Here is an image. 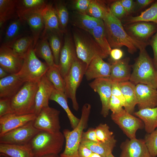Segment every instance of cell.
Instances as JSON below:
<instances>
[{
	"label": "cell",
	"mask_w": 157,
	"mask_h": 157,
	"mask_svg": "<svg viewBox=\"0 0 157 157\" xmlns=\"http://www.w3.org/2000/svg\"><path fill=\"white\" fill-rule=\"evenodd\" d=\"M105 15L103 19L107 39L111 47L120 48L124 46L131 54L138 49H145L149 44L139 41L130 36L124 28L120 19L114 16L109 7L104 4Z\"/></svg>",
	"instance_id": "6da1fadb"
},
{
	"label": "cell",
	"mask_w": 157,
	"mask_h": 157,
	"mask_svg": "<svg viewBox=\"0 0 157 157\" xmlns=\"http://www.w3.org/2000/svg\"><path fill=\"white\" fill-rule=\"evenodd\" d=\"M65 138L60 131L55 133L40 131L28 143L34 157L58 154L63 149Z\"/></svg>",
	"instance_id": "7a4b0ae2"
},
{
	"label": "cell",
	"mask_w": 157,
	"mask_h": 157,
	"mask_svg": "<svg viewBox=\"0 0 157 157\" xmlns=\"http://www.w3.org/2000/svg\"><path fill=\"white\" fill-rule=\"evenodd\" d=\"M133 68L130 81L135 85L142 83L157 89V70L145 49L140 50Z\"/></svg>",
	"instance_id": "3957f363"
},
{
	"label": "cell",
	"mask_w": 157,
	"mask_h": 157,
	"mask_svg": "<svg viewBox=\"0 0 157 157\" xmlns=\"http://www.w3.org/2000/svg\"><path fill=\"white\" fill-rule=\"evenodd\" d=\"M73 37L77 57L86 67L96 56L103 59L108 57L89 32L76 29L73 31Z\"/></svg>",
	"instance_id": "277c9868"
},
{
	"label": "cell",
	"mask_w": 157,
	"mask_h": 157,
	"mask_svg": "<svg viewBox=\"0 0 157 157\" xmlns=\"http://www.w3.org/2000/svg\"><path fill=\"white\" fill-rule=\"evenodd\" d=\"M91 108L90 104H85L82 107L80 120L77 126L71 131L67 129L63 130L65 144L63 151L60 155V157H80L78 148L83 130L88 125Z\"/></svg>",
	"instance_id": "5b68a950"
},
{
	"label": "cell",
	"mask_w": 157,
	"mask_h": 157,
	"mask_svg": "<svg viewBox=\"0 0 157 157\" xmlns=\"http://www.w3.org/2000/svg\"><path fill=\"white\" fill-rule=\"evenodd\" d=\"M38 88V82H25L18 92L10 99L12 113L19 115L34 113Z\"/></svg>",
	"instance_id": "8992f818"
},
{
	"label": "cell",
	"mask_w": 157,
	"mask_h": 157,
	"mask_svg": "<svg viewBox=\"0 0 157 157\" xmlns=\"http://www.w3.org/2000/svg\"><path fill=\"white\" fill-rule=\"evenodd\" d=\"M32 44L24 58L23 65L17 74L24 81L38 82L49 66L36 55Z\"/></svg>",
	"instance_id": "52a82bcc"
},
{
	"label": "cell",
	"mask_w": 157,
	"mask_h": 157,
	"mask_svg": "<svg viewBox=\"0 0 157 157\" xmlns=\"http://www.w3.org/2000/svg\"><path fill=\"white\" fill-rule=\"evenodd\" d=\"M86 65L77 58L73 62L67 75L64 78L65 84V94L72 101L73 109L78 111L79 106L76 98L78 88L85 75Z\"/></svg>",
	"instance_id": "ba28073f"
},
{
	"label": "cell",
	"mask_w": 157,
	"mask_h": 157,
	"mask_svg": "<svg viewBox=\"0 0 157 157\" xmlns=\"http://www.w3.org/2000/svg\"><path fill=\"white\" fill-rule=\"evenodd\" d=\"M60 111L49 106L43 108L33 121L34 127L39 131L52 133L60 131Z\"/></svg>",
	"instance_id": "9c48e42d"
},
{
	"label": "cell",
	"mask_w": 157,
	"mask_h": 157,
	"mask_svg": "<svg viewBox=\"0 0 157 157\" xmlns=\"http://www.w3.org/2000/svg\"><path fill=\"white\" fill-rule=\"evenodd\" d=\"M33 121L0 135V143L17 144H28L40 131L34 127Z\"/></svg>",
	"instance_id": "30bf717a"
},
{
	"label": "cell",
	"mask_w": 157,
	"mask_h": 157,
	"mask_svg": "<svg viewBox=\"0 0 157 157\" xmlns=\"http://www.w3.org/2000/svg\"><path fill=\"white\" fill-rule=\"evenodd\" d=\"M111 117L129 139L135 138L137 130L144 128V124L140 119L124 108L117 113H112Z\"/></svg>",
	"instance_id": "8fae6325"
},
{
	"label": "cell",
	"mask_w": 157,
	"mask_h": 157,
	"mask_svg": "<svg viewBox=\"0 0 157 157\" xmlns=\"http://www.w3.org/2000/svg\"><path fill=\"white\" fill-rule=\"evenodd\" d=\"M26 22L18 16L8 21L0 32V46L9 47L17 39L27 34Z\"/></svg>",
	"instance_id": "7c38bea8"
},
{
	"label": "cell",
	"mask_w": 157,
	"mask_h": 157,
	"mask_svg": "<svg viewBox=\"0 0 157 157\" xmlns=\"http://www.w3.org/2000/svg\"><path fill=\"white\" fill-rule=\"evenodd\" d=\"M113 81L109 78L95 79L89 84L90 87L99 94L101 103V114L104 117L108 115L109 103L112 95Z\"/></svg>",
	"instance_id": "4fadbf2b"
},
{
	"label": "cell",
	"mask_w": 157,
	"mask_h": 157,
	"mask_svg": "<svg viewBox=\"0 0 157 157\" xmlns=\"http://www.w3.org/2000/svg\"><path fill=\"white\" fill-rule=\"evenodd\" d=\"M126 26V31L130 36L149 44L151 37L157 31V24L152 22H138Z\"/></svg>",
	"instance_id": "5bb4252c"
},
{
	"label": "cell",
	"mask_w": 157,
	"mask_h": 157,
	"mask_svg": "<svg viewBox=\"0 0 157 157\" xmlns=\"http://www.w3.org/2000/svg\"><path fill=\"white\" fill-rule=\"evenodd\" d=\"M77 58L74 41L69 34H66L61 50L58 65L63 78L69 72L73 62Z\"/></svg>",
	"instance_id": "9a60e30c"
},
{
	"label": "cell",
	"mask_w": 157,
	"mask_h": 157,
	"mask_svg": "<svg viewBox=\"0 0 157 157\" xmlns=\"http://www.w3.org/2000/svg\"><path fill=\"white\" fill-rule=\"evenodd\" d=\"M24 58L9 47L0 46V66L10 74L18 73L23 65Z\"/></svg>",
	"instance_id": "2e32d148"
},
{
	"label": "cell",
	"mask_w": 157,
	"mask_h": 157,
	"mask_svg": "<svg viewBox=\"0 0 157 157\" xmlns=\"http://www.w3.org/2000/svg\"><path fill=\"white\" fill-rule=\"evenodd\" d=\"M54 88L53 85L45 74L38 82V88L35 96L34 111V113L36 116L43 108L49 106V101Z\"/></svg>",
	"instance_id": "e0dca14e"
},
{
	"label": "cell",
	"mask_w": 157,
	"mask_h": 157,
	"mask_svg": "<svg viewBox=\"0 0 157 157\" xmlns=\"http://www.w3.org/2000/svg\"><path fill=\"white\" fill-rule=\"evenodd\" d=\"M120 148V157H152L144 139H127L121 144Z\"/></svg>",
	"instance_id": "ac0fdd59"
},
{
	"label": "cell",
	"mask_w": 157,
	"mask_h": 157,
	"mask_svg": "<svg viewBox=\"0 0 157 157\" xmlns=\"http://www.w3.org/2000/svg\"><path fill=\"white\" fill-rule=\"evenodd\" d=\"M135 93L139 110L153 108L157 106V89L148 85H135Z\"/></svg>",
	"instance_id": "d6986e66"
},
{
	"label": "cell",
	"mask_w": 157,
	"mask_h": 157,
	"mask_svg": "<svg viewBox=\"0 0 157 157\" xmlns=\"http://www.w3.org/2000/svg\"><path fill=\"white\" fill-rule=\"evenodd\" d=\"M36 116L34 113L19 115L10 113L0 117V135L33 121Z\"/></svg>",
	"instance_id": "ffe728a7"
},
{
	"label": "cell",
	"mask_w": 157,
	"mask_h": 157,
	"mask_svg": "<svg viewBox=\"0 0 157 157\" xmlns=\"http://www.w3.org/2000/svg\"><path fill=\"white\" fill-rule=\"evenodd\" d=\"M99 56L94 57L86 67L85 76L88 81L99 78H109L111 64Z\"/></svg>",
	"instance_id": "44dd1931"
},
{
	"label": "cell",
	"mask_w": 157,
	"mask_h": 157,
	"mask_svg": "<svg viewBox=\"0 0 157 157\" xmlns=\"http://www.w3.org/2000/svg\"><path fill=\"white\" fill-rule=\"evenodd\" d=\"M25 82L17 74H10L0 79V98L10 99L19 90Z\"/></svg>",
	"instance_id": "7402d4cb"
},
{
	"label": "cell",
	"mask_w": 157,
	"mask_h": 157,
	"mask_svg": "<svg viewBox=\"0 0 157 157\" xmlns=\"http://www.w3.org/2000/svg\"><path fill=\"white\" fill-rule=\"evenodd\" d=\"M129 60L127 58L112 62L109 78L113 82L119 83L130 80L131 74Z\"/></svg>",
	"instance_id": "603a6c76"
},
{
	"label": "cell",
	"mask_w": 157,
	"mask_h": 157,
	"mask_svg": "<svg viewBox=\"0 0 157 157\" xmlns=\"http://www.w3.org/2000/svg\"><path fill=\"white\" fill-rule=\"evenodd\" d=\"M41 12L28 13L21 17L26 22L30 29L33 38V46L34 48L40 38L44 28Z\"/></svg>",
	"instance_id": "cb8c5ba5"
},
{
	"label": "cell",
	"mask_w": 157,
	"mask_h": 157,
	"mask_svg": "<svg viewBox=\"0 0 157 157\" xmlns=\"http://www.w3.org/2000/svg\"><path fill=\"white\" fill-rule=\"evenodd\" d=\"M116 142L114 136L110 140L104 142L81 139V144L88 147L93 152L98 154L102 157H107L112 153Z\"/></svg>",
	"instance_id": "d4e9b609"
},
{
	"label": "cell",
	"mask_w": 157,
	"mask_h": 157,
	"mask_svg": "<svg viewBox=\"0 0 157 157\" xmlns=\"http://www.w3.org/2000/svg\"><path fill=\"white\" fill-rule=\"evenodd\" d=\"M134 114L143 122L147 133H151L157 128V106L153 108L140 109Z\"/></svg>",
	"instance_id": "484cf974"
},
{
	"label": "cell",
	"mask_w": 157,
	"mask_h": 157,
	"mask_svg": "<svg viewBox=\"0 0 157 157\" xmlns=\"http://www.w3.org/2000/svg\"><path fill=\"white\" fill-rule=\"evenodd\" d=\"M44 25L43 34L48 31H52L61 33L56 12L52 3H47L41 12Z\"/></svg>",
	"instance_id": "4316f807"
},
{
	"label": "cell",
	"mask_w": 157,
	"mask_h": 157,
	"mask_svg": "<svg viewBox=\"0 0 157 157\" xmlns=\"http://www.w3.org/2000/svg\"><path fill=\"white\" fill-rule=\"evenodd\" d=\"M47 3L44 0H17V15L21 17L28 13L41 12Z\"/></svg>",
	"instance_id": "83f0119b"
},
{
	"label": "cell",
	"mask_w": 157,
	"mask_h": 157,
	"mask_svg": "<svg viewBox=\"0 0 157 157\" xmlns=\"http://www.w3.org/2000/svg\"><path fill=\"white\" fill-rule=\"evenodd\" d=\"M0 153L11 157H34L28 144H17L0 143Z\"/></svg>",
	"instance_id": "f1b7e54d"
},
{
	"label": "cell",
	"mask_w": 157,
	"mask_h": 157,
	"mask_svg": "<svg viewBox=\"0 0 157 157\" xmlns=\"http://www.w3.org/2000/svg\"><path fill=\"white\" fill-rule=\"evenodd\" d=\"M118 84L126 101V106L124 109L132 114L138 103L135 93V85L130 81L119 83Z\"/></svg>",
	"instance_id": "f546056e"
},
{
	"label": "cell",
	"mask_w": 157,
	"mask_h": 157,
	"mask_svg": "<svg viewBox=\"0 0 157 157\" xmlns=\"http://www.w3.org/2000/svg\"><path fill=\"white\" fill-rule=\"evenodd\" d=\"M68 98L64 93L53 89L50 97L49 100L54 101L58 103L65 110L69 120L72 128H75L80 120L72 112L67 103Z\"/></svg>",
	"instance_id": "4dcf8cb0"
},
{
	"label": "cell",
	"mask_w": 157,
	"mask_h": 157,
	"mask_svg": "<svg viewBox=\"0 0 157 157\" xmlns=\"http://www.w3.org/2000/svg\"><path fill=\"white\" fill-rule=\"evenodd\" d=\"M34 49L37 56L44 60L49 67L55 65L53 55L46 37H40Z\"/></svg>",
	"instance_id": "1f68e13d"
},
{
	"label": "cell",
	"mask_w": 157,
	"mask_h": 157,
	"mask_svg": "<svg viewBox=\"0 0 157 157\" xmlns=\"http://www.w3.org/2000/svg\"><path fill=\"white\" fill-rule=\"evenodd\" d=\"M140 22H152L157 24V0L140 14L136 16H130L124 19L123 22L126 25Z\"/></svg>",
	"instance_id": "d6a6232c"
},
{
	"label": "cell",
	"mask_w": 157,
	"mask_h": 157,
	"mask_svg": "<svg viewBox=\"0 0 157 157\" xmlns=\"http://www.w3.org/2000/svg\"><path fill=\"white\" fill-rule=\"evenodd\" d=\"M62 33L52 31H48L42 34L41 37L47 38L56 65L59 63L60 52L62 48L61 41L60 38Z\"/></svg>",
	"instance_id": "836d02e7"
},
{
	"label": "cell",
	"mask_w": 157,
	"mask_h": 157,
	"mask_svg": "<svg viewBox=\"0 0 157 157\" xmlns=\"http://www.w3.org/2000/svg\"><path fill=\"white\" fill-rule=\"evenodd\" d=\"M17 0H0V25L18 16Z\"/></svg>",
	"instance_id": "e575fe53"
},
{
	"label": "cell",
	"mask_w": 157,
	"mask_h": 157,
	"mask_svg": "<svg viewBox=\"0 0 157 157\" xmlns=\"http://www.w3.org/2000/svg\"><path fill=\"white\" fill-rule=\"evenodd\" d=\"M90 33L104 53L108 56L112 49L107 39L103 20Z\"/></svg>",
	"instance_id": "d590c367"
},
{
	"label": "cell",
	"mask_w": 157,
	"mask_h": 157,
	"mask_svg": "<svg viewBox=\"0 0 157 157\" xmlns=\"http://www.w3.org/2000/svg\"><path fill=\"white\" fill-rule=\"evenodd\" d=\"M102 21L87 14L78 13L75 18L74 23L79 28L90 33Z\"/></svg>",
	"instance_id": "8d00e7d4"
},
{
	"label": "cell",
	"mask_w": 157,
	"mask_h": 157,
	"mask_svg": "<svg viewBox=\"0 0 157 157\" xmlns=\"http://www.w3.org/2000/svg\"><path fill=\"white\" fill-rule=\"evenodd\" d=\"M33 42L32 35L28 34L17 39L9 47L15 53L24 58Z\"/></svg>",
	"instance_id": "74e56055"
},
{
	"label": "cell",
	"mask_w": 157,
	"mask_h": 157,
	"mask_svg": "<svg viewBox=\"0 0 157 157\" xmlns=\"http://www.w3.org/2000/svg\"><path fill=\"white\" fill-rule=\"evenodd\" d=\"M45 75L53 84L55 89L65 93V81L60 72L58 65H55L49 67Z\"/></svg>",
	"instance_id": "f35d334b"
},
{
	"label": "cell",
	"mask_w": 157,
	"mask_h": 157,
	"mask_svg": "<svg viewBox=\"0 0 157 157\" xmlns=\"http://www.w3.org/2000/svg\"><path fill=\"white\" fill-rule=\"evenodd\" d=\"M58 18L60 30L63 33L66 32L69 19V13L64 1H57L53 6Z\"/></svg>",
	"instance_id": "ab89813d"
},
{
	"label": "cell",
	"mask_w": 157,
	"mask_h": 157,
	"mask_svg": "<svg viewBox=\"0 0 157 157\" xmlns=\"http://www.w3.org/2000/svg\"><path fill=\"white\" fill-rule=\"evenodd\" d=\"M104 3L91 0L87 14L96 18L103 20L105 15Z\"/></svg>",
	"instance_id": "60d3db41"
},
{
	"label": "cell",
	"mask_w": 157,
	"mask_h": 157,
	"mask_svg": "<svg viewBox=\"0 0 157 157\" xmlns=\"http://www.w3.org/2000/svg\"><path fill=\"white\" fill-rule=\"evenodd\" d=\"M144 140L149 151L152 157L157 156V128L150 133H147Z\"/></svg>",
	"instance_id": "b9f144b4"
},
{
	"label": "cell",
	"mask_w": 157,
	"mask_h": 157,
	"mask_svg": "<svg viewBox=\"0 0 157 157\" xmlns=\"http://www.w3.org/2000/svg\"><path fill=\"white\" fill-rule=\"evenodd\" d=\"M95 129L99 142H105L114 136L113 132L110 131L109 126L106 124H100Z\"/></svg>",
	"instance_id": "7bdbcfd3"
},
{
	"label": "cell",
	"mask_w": 157,
	"mask_h": 157,
	"mask_svg": "<svg viewBox=\"0 0 157 157\" xmlns=\"http://www.w3.org/2000/svg\"><path fill=\"white\" fill-rule=\"evenodd\" d=\"M109 8L112 14L120 20L127 15L119 0L114 1L110 5Z\"/></svg>",
	"instance_id": "ee69618b"
},
{
	"label": "cell",
	"mask_w": 157,
	"mask_h": 157,
	"mask_svg": "<svg viewBox=\"0 0 157 157\" xmlns=\"http://www.w3.org/2000/svg\"><path fill=\"white\" fill-rule=\"evenodd\" d=\"M12 113L10 99L0 98V117Z\"/></svg>",
	"instance_id": "f6af8a7d"
},
{
	"label": "cell",
	"mask_w": 157,
	"mask_h": 157,
	"mask_svg": "<svg viewBox=\"0 0 157 157\" xmlns=\"http://www.w3.org/2000/svg\"><path fill=\"white\" fill-rule=\"evenodd\" d=\"M91 2L90 0H78L75 1L74 7L79 13L87 14Z\"/></svg>",
	"instance_id": "bcb514c9"
},
{
	"label": "cell",
	"mask_w": 157,
	"mask_h": 157,
	"mask_svg": "<svg viewBox=\"0 0 157 157\" xmlns=\"http://www.w3.org/2000/svg\"><path fill=\"white\" fill-rule=\"evenodd\" d=\"M123 107L120 100L115 96L112 95L109 103V109L112 113L119 112L123 108Z\"/></svg>",
	"instance_id": "7dc6e473"
},
{
	"label": "cell",
	"mask_w": 157,
	"mask_h": 157,
	"mask_svg": "<svg viewBox=\"0 0 157 157\" xmlns=\"http://www.w3.org/2000/svg\"><path fill=\"white\" fill-rule=\"evenodd\" d=\"M112 95L117 97L121 102L124 109L126 108V101L120 90L118 83L113 82Z\"/></svg>",
	"instance_id": "c3c4849f"
},
{
	"label": "cell",
	"mask_w": 157,
	"mask_h": 157,
	"mask_svg": "<svg viewBox=\"0 0 157 157\" xmlns=\"http://www.w3.org/2000/svg\"><path fill=\"white\" fill-rule=\"evenodd\" d=\"M150 45L153 49L154 58L153 59L154 66L157 70V31L156 33L151 37Z\"/></svg>",
	"instance_id": "681fc988"
},
{
	"label": "cell",
	"mask_w": 157,
	"mask_h": 157,
	"mask_svg": "<svg viewBox=\"0 0 157 157\" xmlns=\"http://www.w3.org/2000/svg\"><path fill=\"white\" fill-rule=\"evenodd\" d=\"M82 139L99 142L97 138L95 128H90L87 131H83L82 134Z\"/></svg>",
	"instance_id": "f907efd6"
},
{
	"label": "cell",
	"mask_w": 157,
	"mask_h": 157,
	"mask_svg": "<svg viewBox=\"0 0 157 157\" xmlns=\"http://www.w3.org/2000/svg\"><path fill=\"white\" fill-rule=\"evenodd\" d=\"M119 1L126 11L127 15L133 10L135 2L132 0H120Z\"/></svg>",
	"instance_id": "816d5d0a"
},
{
	"label": "cell",
	"mask_w": 157,
	"mask_h": 157,
	"mask_svg": "<svg viewBox=\"0 0 157 157\" xmlns=\"http://www.w3.org/2000/svg\"><path fill=\"white\" fill-rule=\"evenodd\" d=\"M109 55L113 62L121 59L123 56V52L120 48H114L111 50Z\"/></svg>",
	"instance_id": "f5cc1de1"
},
{
	"label": "cell",
	"mask_w": 157,
	"mask_h": 157,
	"mask_svg": "<svg viewBox=\"0 0 157 157\" xmlns=\"http://www.w3.org/2000/svg\"><path fill=\"white\" fill-rule=\"evenodd\" d=\"M93 153L89 148L81 143L78 149L80 157H90Z\"/></svg>",
	"instance_id": "db71d44e"
},
{
	"label": "cell",
	"mask_w": 157,
	"mask_h": 157,
	"mask_svg": "<svg viewBox=\"0 0 157 157\" xmlns=\"http://www.w3.org/2000/svg\"><path fill=\"white\" fill-rule=\"evenodd\" d=\"M155 1L153 0H137L135 2L140 7L143 8L154 2Z\"/></svg>",
	"instance_id": "11a10c76"
},
{
	"label": "cell",
	"mask_w": 157,
	"mask_h": 157,
	"mask_svg": "<svg viewBox=\"0 0 157 157\" xmlns=\"http://www.w3.org/2000/svg\"><path fill=\"white\" fill-rule=\"evenodd\" d=\"M9 74L4 69L0 67V79L4 78L8 75Z\"/></svg>",
	"instance_id": "9f6ffc18"
},
{
	"label": "cell",
	"mask_w": 157,
	"mask_h": 157,
	"mask_svg": "<svg viewBox=\"0 0 157 157\" xmlns=\"http://www.w3.org/2000/svg\"><path fill=\"white\" fill-rule=\"evenodd\" d=\"M37 157H60L59 154H49Z\"/></svg>",
	"instance_id": "6f0895ef"
},
{
	"label": "cell",
	"mask_w": 157,
	"mask_h": 157,
	"mask_svg": "<svg viewBox=\"0 0 157 157\" xmlns=\"http://www.w3.org/2000/svg\"><path fill=\"white\" fill-rule=\"evenodd\" d=\"M90 157H102L99 154H98L93 152L91 154Z\"/></svg>",
	"instance_id": "680465c9"
},
{
	"label": "cell",
	"mask_w": 157,
	"mask_h": 157,
	"mask_svg": "<svg viewBox=\"0 0 157 157\" xmlns=\"http://www.w3.org/2000/svg\"><path fill=\"white\" fill-rule=\"evenodd\" d=\"M0 157H11L6 154L0 153Z\"/></svg>",
	"instance_id": "91938a15"
},
{
	"label": "cell",
	"mask_w": 157,
	"mask_h": 157,
	"mask_svg": "<svg viewBox=\"0 0 157 157\" xmlns=\"http://www.w3.org/2000/svg\"><path fill=\"white\" fill-rule=\"evenodd\" d=\"M107 157H115L112 154V153L110 154Z\"/></svg>",
	"instance_id": "94428289"
}]
</instances>
